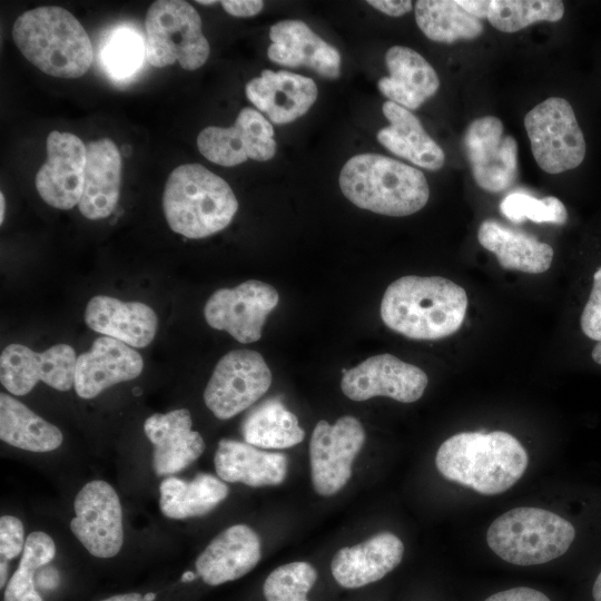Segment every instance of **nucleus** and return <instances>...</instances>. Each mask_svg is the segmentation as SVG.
Wrapping results in <instances>:
<instances>
[{
  "label": "nucleus",
  "mask_w": 601,
  "mask_h": 601,
  "mask_svg": "<svg viewBox=\"0 0 601 601\" xmlns=\"http://www.w3.org/2000/svg\"><path fill=\"white\" fill-rule=\"evenodd\" d=\"M0 572H1L0 587L3 588V585H4L6 581H7V575H8V561L4 560V559H1Z\"/></svg>",
  "instance_id": "obj_48"
},
{
  "label": "nucleus",
  "mask_w": 601,
  "mask_h": 601,
  "mask_svg": "<svg viewBox=\"0 0 601 601\" xmlns=\"http://www.w3.org/2000/svg\"><path fill=\"white\" fill-rule=\"evenodd\" d=\"M317 580L316 569L296 561L273 570L263 584L266 601H309L307 594Z\"/></svg>",
  "instance_id": "obj_37"
},
{
  "label": "nucleus",
  "mask_w": 601,
  "mask_h": 601,
  "mask_svg": "<svg viewBox=\"0 0 601 601\" xmlns=\"http://www.w3.org/2000/svg\"><path fill=\"white\" fill-rule=\"evenodd\" d=\"M344 196L362 209L402 217L421 210L430 197L424 174L378 154L349 158L339 174Z\"/></svg>",
  "instance_id": "obj_4"
},
{
  "label": "nucleus",
  "mask_w": 601,
  "mask_h": 601,
  "mask_svg": "<svg viewBox=\"0 0 601 601\" xmlns=\"http://www.w3.org/2000/svg\"><path fill=\"white\" fill-rule=\"evenodd\" d=\"M531 151L539 167L548 174L577 168L584 159L587 145L571 104L550 97L524 117Z\"/></svg>",
  "instance_id": "obj_8"
},
{
  "label": "nucleus",
  "mask_w": 601,
  "mask_h": 601,
  "mask_svg": "<svg viewBox=\"0 0 601 601\" xmlns=\"http://www.w3.org/2000/svg\"><path fill=\"white\" fill-rule=\"evenodd\" d=\"M146 58L155 67L178 61L186 70L200 68L209 56L198 11L183 0H158L146 14Z\"/></svg>",
  "instance_id": "obj_7"
},
{
  "label": "nucleus",
  "mask_w": 601,
  "mask_h": 601,
  "mask_svg": "<svg viewBox=\"0 0 601 601\" xmlns=\"http://www.w3.org/2000/svg\"><path fill=\"white\" fill-rule=\"evenodd\" d=\"M214 463L221 480L253 487L280 484L288 469L286 455L230 439L218 442Z\"/></svg>",
  "instance_id": "obj_27"
},
{
  "label": "nucleus",
  "mask_w": 601,
  "mask_h": 601,
  "mask_svg": "<svg viewBox=\"0 0 601 601\" xmlns=\"http://www.w3.org/2000/svg\"><path fill=\"white\" fill-rule=\"evenodd\" d=\"M500 211L516 224L529 219L538 224L563 225L568 220L566 208L559 198L548 196L539 199L522 191L506 195L500 203Z\"/></svg>",
  "instance_id": "obj_38"
},
{
  "label": "nucleus",
  "mask_w": 601,
  "mask_h": 601,
  "mask_svg": "<svg viewBox=\"0 0 601 601\" xmlns=\"http://www.w3.org/2000/svg\"><path fill=\"white\" fill-rule=\"evenodd\" d=\"M467 295L440 276H403L386 288L381 303L384 324L412 339H440L463 324Z\"/></svg>",
  "instance_id": "obj_1"
},
{
  "label": "nucleus",
  "mask_w": 601,
  "mask_h": 601,
  "mask_svg": "<svg viewBox=\"0 0 601 601\" xmlns=\"http://www.w3.org/2000/svg\"><path fill=\"white\" fill-rule=\"evenodd\" d=\"M484 601H551L544 593L529 587H516L496 592Z\"/></svg>",
  "instance_id": "obj_41"
},
{
  "label": "nucleus",
  "mask_w": 601,
  "mask_h": 601,
  "mask_svg": "<svg viewBox=\"0 0 601 601\" xmlns=\"http://www.w3.org/2000/svg\"><path fill=\"white\" fill-rule=\"evenodd\" d=\"M197 2L200 3V4H206V6L216 3V1H211V0H207V1L198 0Z\"/></svg>",
  "instance_id": "obj_53"
},
{
  "label": "nucleus",
  "mask_w": 601,
  "mask_h": 601,
  "mask_svg": "<svg viewBox=\"0 0 601 601\" xmlns=\"http://www.w3.org/2000/svg\"><path fill=\"white\" fill-rule=\"evenodd\" d=\"M477 240L482 247L495 255L505 269L540 274L548 270L552 264L553 249L549 244L494 219L481 223Z\"/></svg>",
  "instance_id": "obj_29"
},
{
  "label": "nucleus",
  "mask_w": 601,
  "mask_h": 601,
  "mask_svg": "<svg viewBox=\"0 0 601 601\" xmlns=\"http://www.w3.org/2000/svg\"><path fill=\"white\" fill-rule=\"evenodd\" d=\"M367 3L392 17L403 16L413 8V3L410 0H368Z\"/></svg>",
  "instance_id": "obj_43"
},
{
  "label": "nucleus",
  "mask_w": 601,
  "mask_h": 601,
  "mask_svg": "<svg viewBox=\"0 0 601 601\" xmlns=\"http://www.w3.org/2000/svg\"><path fill=\"white\" fill-rule=\"evenodd\" d=\"M201 155L209 161L231 167L247 159L266 161L276 152L274 128L259 111L244 108L228 128L207 127L197 138Z\"/></svg>",
  "instance_id": "obj_15"
},
{
  "label": "nucleus",
  "mask_w": 601,
  "mask_h": 601,
  "mask_svg": "<svg viewBox=\"0 0 601 601\" xmlns=\"http://www.w3.org/2000/svg\"><path fill=\"white\" fill-rule=\"evenodd\" d=\"M101 601H145L144 595L140 593H125V594H117L107 599H104Z\"/></svg>",
  "instance_id": "obj_46"
},
{
  "label": "nucleus",
  "mask_w": 601,
  "mask_h": 601,
  "mask_svg": "<svg viewBox=\"0 0 601 601\" xmlns=\"http://www.w3.org/2000/svg\"><path fill=\"white\" fill-rule=\"evenodd\" d=\"M563 14L559 0H491L486 19L502 32H515L539 21H559Z\"/></svg>",
  "instance_id": "obj_35"
},
{
  "label": "nucleus",
  "mask_w": 601,
  "mask_h": 601,
  "mask_svg": "<svg viewBox=\"0 0 601 601\" xmlns=\"http://www.w3.org/2000/svg\"><path fill=\"white\" fill-rule=\"evenodd\" d=\"M592 597L594 601H601V571L593 583Z\"/></svg>",
  "instance_id": "obj_47"
},
{
  "label": "nucleus",
  "mask_w": 601,
  "mask_h": 601,
  "mask_svg": "<svg viewBox=\"0 0 601 601\" xmlns=\"http://www.w3.org/2000/svg\"><path fill=\"white\" fill-rule=\"evenodd\" d=\"M146 58V41L141 35L127 26L112 30L100 48V61L106 73L124 80L134 76Z\"/></svg>",
  "instance_id": "obj_36"
},
{
  "label": "nucleus",
  "mask_w": 601,
  "mask_h": 601,
  "mask_svg": "<svg viewBox=\"0 0 601 601\" xmlns=\"http://www.w3.org/2000/svg\"><path fill=\"white\" fill-rule=\"evenodd\" d=\"M0 223L2 224L4 218V196L2 193L0 194Z\"/></svg>",
  "instance_id": "obj_51"
},
{
  "label": "nucleus",
  "mask_w": 601,
  "mask_h": 601,
  "mask_svg": "<svg viewBox=\"0 0 601 601\" xmlns=\"http://www.w3.org/2000/svg\"><path fill=\"white\" fill-rule=\"evenodd\" d=\"M220 4L234 17H253L260 12L264 2L260 0H223Z\"/></svg>",
  "instance_id": "obj_42"
},
{
  "label": "nucleus",
  "mask_w": 601,
  "mask_h": 601,
  "mask_svg": "<svg viewBox=\"0 0 601 601\" xmlns=\"http://www.w3.org/2000/svg\"><path fill=\"white\" fill-rule=\"evenodd\" d=\"M76 352L68 344H56L38 353L22 344H10L0 355V381L13 395L28 394L38 382L58 391L73 386Z\"/></svg>",
  "instance_id": "obj_14"
},
{
  "label": "nucleus",
  "mask_w": 601,
  "mask_h": 601,
  "mask_svg": "<svg viewBox=\"0 0 601 601\" xmlns=\"http://www.w3.org/2000/svg\"><path fill=\"white\" fill-rule=\"evenodd\" d=\"M580 326L587 337L601 341V266L593 274L592 288L580 317Z\"/></svg>",
  "instance_id": "obj_39"
},
{
  "label": "nucleus",
  "mask_w": 601,
  "mask_h": 601,
  "mask_svg": "<svg viewBox=\"0 0 601 601\" xmlns=\"http://www.w3.org/2000/svg\"><path fill=\"white\" fill-rule=\"evenodd\" d=\"M24 529L21 521L12 515L0 519V554L7 561L17 558L23 551Z\"/></svg>",
  "instance_id": "obj_40"
},
{
  "label": "nucleus",
  "mask_w": 601,
  "mask_h": 601,
  "mask_svg": "<svg viewBox=\"0 0 601 601\" xmlns=\"http://www.w3.org/2000/svg\"><path fill=\"white\" fill-rule=\"evenodd\" d=\"M87 146L73 134L53 130L47 138V161L36 176L40 197L58 209L79 204L83 190Z\"/></svg>",
  "instance_id": "obj_17"
},
{
  "label": "nucleus",
  "mask_w": 601,
  "mask_h": 601,
  "mask_svg": "<svg viewBox=\"0 0 601 601\" xmlns=\"http://www.w3.org/2000/svg\"><path fill=\"white\" fill-rule=\"evenodd\" d=\"M575 538L574 526L551 511L514 508L489 526L486 542L502 560L522 566L546 563L563 555Z\"/></svg>",
  "instance_id": "obj_6"
},
{
  "label": "nucleus",
  "mask_w": 601,
  "mask_h": 601,
  "mask_svg": "<svg viewBox=\"0 0 601 601\" xmlns=\"http://www.w3.org/2000/svg\"><path fill=\"white\" fill-rule=\"evenodd\" d=\"M270 61L285 67H306L327 79L341 75L338 50L317 36L300 20H283L270 27Z\"/></svg>",
  "instance_id": "obj_19"
},
{
  "label": "nucleus",
  "mask_w": 601,
  "mask_h": 601,
  "mask_svg": "<svg viewBox=\"0 0 601 601\" xmlns=\"http://www.w3.org/2000/svg\"><path fill=\"white\" fill-rule=\"evenodd\" d=\"M242 433L245 442L263 449H288L305 437L296 415L279 397L268 398L249 411Z\"/></svg>",
  "instance_id": "obj_32"
},
{
  "label": "nucleus",
  "mask_w": 601,
  "mask_h": 601,
  "mask_svg": "<svg viewBox=\"0 0 601 601\" xmlns=\"http://www.w3.org/2000/svg\"><path fill=\"white\" fill-rule=\"evenodd\" d=\"M459 4L477 19L487 18L491 0H459Z\"/></svg>",
  "instance_id": "obj_44"
},
{
  "label": "nucleus",
  "mask_w": 601,
  "mask_h": 601,
  "mask_svg": "<svg viewBox=\"0 0 601 601\" xmlns=\"http://www.w3.org/2000/svg\"><path fill=\"white\" fill-rule=\"evenodd\" d=\"M364 441V427L354 416H342L334 424L322 420L315 425L309 442V460L316 493L329 496L346 485Z\"/></svg>",
  "instance_id": "obj_10"
},
{
  "label": "nucleus",
  "mask_w": 601,
  "mask_h": 601,
  "mask_svg": "<svg viewBox=\"0 0 601 601\" xmlns=\"http://www.w3.org/2000/svg\"><path fill=\"white\" fill-rule=\"evenodd\" d=\"M162 208L175 233L198 239L226 228L238 209L226 180L198 164L177 167L167 179Z\"/></svg>",
  "instance_id": "obj_5"
},
{
  "label": "nucleus",
  "mask_w": 601,
  "mask_h": 601,
  "mask_svg": "<svg viewBox=\"0 0 601 601\" xmlns=\"http://www.w3.org/2000/svg\"><path fill=\"white\" fill-rule=\"evenodd\" d=\"M427 386L425 372L392 354L368 357L355 367L345 371L341 387L353 401H366L386 396L402 403L420 400Z\"/></svg>",
  "instance_id": "obj_16"
},
{
  "label": "nucleus",
  "mask_w": 601,
  "mask_h": 601,
  "mask_svg": "<svg viewBox=\"0 0 601 601\" xmlns=\"http://www.w3.org/2000/svg\"><path fill=\"white\" fill-rule=\"evenodd\" d=\"M382 111L390 125L377 132L380 144L392 154L427 170L443 167V149L428 136L413 112L390 100L383 104Z\"/></svg>",
  "instance_id": "obj_28"
},
{
  "label": "nucleus",
  "mask_w": 601,
  "mask_h": 601,
  "mask_svg": "<svg viewBox=\"0 0 601 601\" xmlns=\"http://www.w3.org/2000/svg\"><path fill=\"white\" fill-rule=\"evenodd\" d=\"M245 92L248 100L276 125L292 122L305 115L318 95L312 78L269 69L249 80Z\"/></svg>",
  "instance_id": "obj_20"
},
{
  "label": "nucleus",
  "mask_w": 601,
  "mask_h": 601,
  "mask_svg": "<svg viewBox=\"0 0 601 601\" xmlns=\"http://www.w3.org/2000/svg\"><path fill=\"white\" fill-rule=\"evenodd\" d=\"M415 20L428 39L443 43L475 39L484 29L480 19L453 0L416 1Z\"/></svg>",
  "instance_id": "obj_33"
},
{
  "label": "nucleus",
  "mask_w": 601,
  "mask_h": 601,
  "mask_svg": "<svg viewBox=\"0 0 601 601\" xmlns=\"http://www.w3.org/2000/svg\"><path fill=\"white\" fill-rule=\"evenodd\" d=\"M85 322L102 336L138 348L152 342L158 326L157 315L147 304L124 302L106 295H97L88 302Z\"/></svg>",
  "instance_id": "obj_24"
},
{
  "label": "nucleus",
  "mask_w": 601,
  "mask_h": 601,
  "mask_svg": "<svg viewBox=\"0 0 601 601\" xmlns=\"http://www.w3.org/2000/svg\"><path fill=\"white\" fill-rule=\"evenodd\" d=\"M463 142L480 188L501 193L512 186L518 173V144L504 134L499 118L485 116L473 120L465 130Z\"/></svg>",
  "instance_id": "obj_13"
},
{
  "label": "nucleus",
  "mask_w": 601,
  "mask_h": 601,
  "mask_svg": "<svg viewBox=\"0 0 601 601\" xmlns=\"http://www.w3.org/2000/svg\"><path fill=\"white\" fill-rule=\"evenodd\" d=\"M404 544L391 532L373 535L353 546L339 549L331 571L343 588L357 589L383 579L402 561Z\"/></svg>",
  "instance_id": "obj_23"
},
{
  "label": "nucleus",
  "mask_w": 601,
  "mask_h": 601,
  "mask_svg": "<svg viewBox=\"0 0 601 601\" xmlns=\"http://www.w3.org/2000/svg\"><path fill=\"white\" fill-rule=\"evenodd\" d=\"M191 426L187 408L156 413L145 421V434L154 445L152 465L157 475L177 473L203 454L204 439Z\"/></svg>",
  "instance_id": "obj_22"
},
{
  "label": "nucleus",
  "mask_w": 601,
  "mask_h": 601,
  "mask_svg": "<svg viewBox=\"0 0 601 601\" xmlns=\"http://www.w3.org/2000/svg\"><path fill=\"white\" fill-rule=\"evenodd\" d=\"M12 38L21 53L49 76L81 77L93 60L85 28L60 7L45 6L23 12L13 24Z\"/></svg>",
  "instance_id": "obj_3"
},
{
  "label": "nucleus",
  "mask_w": 601,
  "mask_h": 601,
  "mask_svg": "<svg viewBox=\"0 0 601 601\" xmlns=\"http://www.w3.org/2000/svg\"><path fill=\"white\" fill-rule=\"evenodd\" d=\"M279 295L272 285L250 279L234 288H219L207 299L204 316L207 324L226 331L247 344L262 337L267 316L275 309Z\"/></svg>",
  "instance_id": "obj_11"
},
{
  "label": "nucleus",
  "mask_w": 601,
  "mask_h": 601,
  "mask_svg": "<svg viewBox=\"0 0 601 601\" xmlns=\"http://www.w3.org/2000/svg\"><path fill=\"white\" fill-rule=\"evenodd\" d=\"M262 558L257 533L245 524H235L216 535L198 555L197 574L208 585L237 580L252 571Z\"/></svg>",
  "instance_id": "obj_21"
},
{
  "label": "nucleus",
  "mask_w": 601,
  "mask_h": 601,
  "mask_svg": "<svg viewBox=\"0 0 601 601\" xmlns=\"http://www.w3.org/2000/svg\"><path fill=\"white\" fill-rule=\"evenodd\" d=\"M390 76L378 80V90L407 110H416L433 97L440 87L434 68L417 51L403 46L391 47L385 53Z\"/></svg>",
  "instance_id": "obj_25"
},
{
  "label": "nucleus",
  "mask_w": 601,
  "mask_h": 601,
  "mask_svg": "<svg viewBox=\"0 0 601 601\" xmlns=\"http://www.w3.org/2000/svg\"><path fill=\"white\" fill-rule=\"evenodd\" d=\"M142 368L138 352L118 339L100 336L77 357L73 387L78 396L92 398L115 384L138 377Z\"/></svg>",
  "instance_id": "obj_18"
},
{
  "label": "nucleus",
  "mask_w": 601,
  "mask_h": 601,
  "mask_svg": "<svg viewBox=\"0 0 601 601\" xmlns=\"http://www.w3.org/2000/svg\"><path fill=\"white\" fill-rule=\"evenodd\" d=\"M0 439L14 447L38 453L53 451L63 441L56 425L4 393L0 394Z\"/></svg>",
  "instance_id": "obj_31"
},
{
  "label": "nucleus",
  "mask_w": 601,
  "mask_h": 601,
  "mask_svg": "<svg viewBox=\"0 0 601 601\" xmlns=\"http://www.w3.org/2000/svg\"><path fill=\"white\" fill-rule=\"evenodd\" d=\"M591 356L597 364L601 365V341L597 342V344L592 348Z\"/></svg>",
  "instance_id": "obj_49"
},
{
  "label": "nucleus",
  "mask_w": 601,
  "mask_h": 601,
  "mask_svg": "<svg viewBox=\"0 0 601 601\" xmlns=\"http://www.w3.org/2000/svg\"><path fill=\"white\" fill-rule=\"evenodd\" d=\"M196 578L195 573L191 572V571H186L183 575H181V581L183 582H190V581H194Z\"/></svg>",
  "instance_id": "obj_50"
},
{
  "label": "nucleus",
  "mask_w": 601,
  "mask_h": 601,
  "mask_svg": "<svg viewBox=\"0 0 601 601\" xmlns=\"http://www.w3.org/2000/svg\"><path fill=\"white\" fill-rule=\"evenodd\" d=\"M86 146L83 190L78 207L86 218L101 219L114 211L119 199L121 156L115 142L107 138Z\"/></svg>",
  "instance_id": "obj_26"
},
{
  "label": "nucleus",
  "mask_w": 601,
  "mask_h": 601,
  "mask_svg": "<svg viewBox=\"0 0 601 601\" xmlns=\"http://www.w3.org/2000/svg\"><path fill=\"white\" fill-rule=\"evenodd\" d=\"M270 384L272 372L258 352L235 349L217 362L204 401L216 417L228 420L257 402Z\"/></svg>",
  "instance_id": "obj_9"
},
{
  "label": "nucleus",
  "mask_w": 601,
  "mask_h": 601,
  "mask_svg": "<svg viewBox=\"0 0 601 601\" xmlns=\"http://www.w3.org/2000/svg\"><path fill=\"white\" fill-rule=\"evenodd\" d=\"M59 583V573L55 568H45L36 580V584L42 589H53Z\"/></svg>",
  "instance_id": "obj_45"
},
{
  "label": "nucleus",
  "mask_w": 601,
  "mask_h": 601,
  "mask_svg": "<svg viewBox=\"0 0 601 601\" xmlns=\"http://www.w3.org/2000/svg\"><path fill=\"white\" fill-rule=\"evenodd\" d=\"M56 554L51 536L41 531L30 533L22 551L18 569L4 590V601H42L36 589V571L48 564Z\"/></svg>",
  "instance_id": "obj_34"
},
{
  "label": "nucleus",
  "mask_w": 601,
  "mask_h": 601,
  "mask_svg": "<svg viewBox=\"0 0 601 601\" xmlns=\"http://www.w3.org/2000/svg\"><path fill=\"white\" fill-rule=\"evenodd\" d=\"M156 599V594L150 592L144 595L145 601H154Z\"/></svg>",
  "instance_id": "obj_52"
},
{
  "label": "nucleus",
  "mask_w": 601,
  "mask_h": 601,
  "mask_svg": "<svg viewBox=\"0 0 601 601\" xmlns=\"http://www.w3.org/2000/svg\"><path fill=\"white\" fill-rule=\"evenodd\" d=\"M76 516L70 530L97 558H112L124 543L122 510L115 489L107 482H88L76 495Z\"/></svg>",
  "instance_id": "obj_12"
},
{
  "label": "nucleus",
  "mask_w": 601,
  "mask_h": 601,
  "mask_svg": "<svg viewBox=\"0 0 601 601\" xmlns=\"http://www.w3.org/2000/svg\"><path fill=\"white\" fill-rule=\"evenodd\" d=\"M528 463L523 445L503 431L454 434L440 445L435 456V465L444 477L484 495L512 487Z\"/></svg>",
  "instance_id": "obj_2"
},
{
  "label": "nucleus",
  "mask_w": 601,
  "mask_h": 601,
  "mask_svg": "<svg viewBox=\"0 0 601 601\" xmlns=\"http://www.w3.org/2000/svg\"><path fill=\"white\" fill-rule=\"evenodd\" d=\"M159 492L162 514L183 520L207 514L227 497L229 490L218 477L199 473L191 481L167 477L160 483Z\"/></svg>",
  "instance_id": "obj_30"
}]
</instances>
